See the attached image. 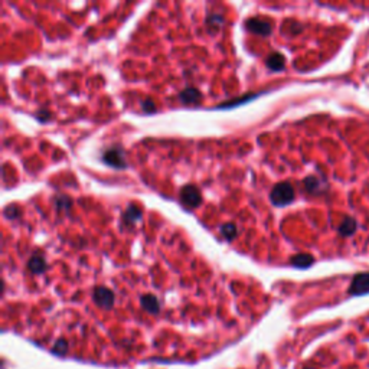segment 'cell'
<instances>
[{
    "mask_svg": "<svg viewBox=\"0 0 369 369\" xmlns=\"http://www.w3.org/2000/svg\"><path fill=\"white\" fill-rule=\"evenodd\" d=\"M270 201L276 206H286L295 201V187L289 182L277 184L270 193Z\"/></svg>",
    "mask_w": 369,
    "mask_h": 369,
    "instance_id": "obj_1",
    "label": "cell"
},
{
    "mask_svg": "<svg viewBox=\"0 0 369 369\" xmlns=\"http://www.w3.org/2000/svg\"><path fill=\"white\" fill-rule=\"evenodd\" d=\"M181 201L189 209L196 208V206H199L202 203V193L196 186L186 184L184 189L181 190Z\"/></svg>",
    "mask_w": 369,
    "mask_h": 369,
    "instance_id": "obj_2",
    "label": "cell"
},
{
    "mask_svg": "<svg viewBox=\"0 0 369 369\" xmlns=\"http://www.w3.org/2000/svg\"><path fill=\"white\" fill-rule=\"evenodd\" d=\"M103 162L106 165H109V166L115 167V169H124L127 166L124 151H123V148H107L103 153Z\"/></svg>",
    "mask_w": 369,
    "mask_h": 369,
    "instance_id": "obj_3",
    "label": "cell"
},
{
    "mask_svg": "<svg viewBox=\"0 0 369 369\" xmlns=\"http://www.w3.org/2000/svg\"><path fill=\"white\" fill-rule=\"evenodd\" d=\"M92 297H94L95 304H98L103 309H111L114 304V293L107 287H101V286L95 287Z\"/></svg>",
    "mask_w": 369,
    "mask_h": 369,
    "instance_id": "obj_4",
    "label": "cell"
},
{
    "mask_svg": "<svg viewBox=\"0 0 369 369\" xmlns=\"http://www.w3.org/2000/svg\"><path fill=\"white\" fill-rule=\"evenodd\" d=\"M245 26H247V29L251 31L253 34L261 35V37H267V35H270L271 31H273V26H271L270 22H267V20L259 18L248 19L247 23H245Z\"/></svg>",
    "mask_w": 369,
    "mask_h": 369,
    "instance_id": "obj_5",
    "label": "cell"
},
{
    "mask_svg": "<svg viewBox=\"0 0 369 369\" xmlns=\"http://www.w3.org/2000/svg\"><path fill=\"white\" fill-rule=\"evenodd\" d=\"M351 295H362L369 293V273H362L355 276L351 284Z\"/></svg>",
    "mask_w": 369,
    "mask_h": 369,
    "instance_id": "obj_6",
    "label": "cell"
},
{
    "mask_svg": "<svg viewBox=\"0 0 369 369\" xmlns=\"http://www.w3.org/2000/svg\"><path fill=\"white\" fill-rule=\"evenodd\" d=\"M202 98L199 90L193 88V87H189V88H184V91L179 94V100L184 103V104H196L199 103Z\"/></svg>",
    "mask_w": 369,
    "mask_h": 369,
    "instance_id": "obj_7",
    "label": "cell"
},
{
    "mask_svg": "<svg viewBox=\"0 0 369 369\" xmlns=\"http://www.w3.org/2000/svg\"><path fill=\"white\" fill-rule=\"evenodd\" d=\"M265 64H267V67H268L270 70H273V71H280V70H283L284 65H286V58H284V55L278 54V52H274V54H270V55L267 56Z\"/></svg>",
    "mask_w": 369,
    "mask_h": 369,
    "instance_id": "obj_8",
    "label": "cell"
},
{
    "mask_svg": "<svg viewBox=\"0 0 369 369\" xmlns=\"http://www.w3.org/2000/svg\"><path fill=\"white\" fill-rule=\"evenodd\" d=\"M140 218H142V209L136 205H130L123 214V221L127 225H134Z\"/></svg>",
    "mask_w": 369,
    "mask_h": 369,
    "instance_id": "obj_9",
    "label": "cell"
},
{
    "mask_svg": "<svg viewBox=\"0 0 369 369\" xmlns=\"http://www.w3.org/2000/svg\"><path fill=\"white\" fill-rule=\"evenodd\" d=\"M356 228H358V223H356V221H355L353 218L346 217V218L342 221V223L339 225L337 231H339V234H340L342 237H351V235L355 234Z\"/></svg>",
    "mask_w": 369,
    "mask_h": 369,
    "instance_id": "obj_10",
    "label": "cell"
},
{
    "mask_svg": "<svg viewBox=\"0 0 369 369\" xmlns=\"http://www.w3.org/2000/svg\"><path fill=\"white\" fill-rule=\"evenodd\" d=\"M140 301H142V307H143L145 310L150 312V313H157L159 309H160V304H159L157 298L153 295H142Z\"/></svg>",
    "mask_w": 369,
    "mask_h": 369,
    "instance_id": "obj_11",
    "label": "cell"
},
{
    "mask_svg": "<svg viewBox=\"0 0 369 369\" xmlns=\"http://www.w3.org/2000/svg\"><path fill=\"white\" fill-rule=\"evenodd\" d=\"M314 262V258L310 254H297L290 258V264L297 268H307Z\"/></svg>",
    "mask_w": 369,
    "mask_h": 369,
    "instance_id": "obj_12",
    "label": "cell"
},
{
    "mask_svg": "<svg viewBox=\"0 0 369 369\" xmlns=\"http://www.w3.org/2000/svg\"><path fill=\"white\" fill-rule=\"evenodd\" d=\"M28 268L34 274H42L46 270V262L40 256H34L32 258L28 261Z\"/></svg>",
    "mask_w": 369,
    "mask_h": 369,
    "instance_id": "obj_13",
    "label": "cell"
},
{
    "mask_svg": "<svg viewBox=\"0 0 369 369\" xmlns=\"http://www.w3.org/2000/svg\"><path fill=\"white\" fill-rule=\"evenodd\" d=\"M304 189L309 192V193H320L322 189H323V182L320 179H317L316 176H309L304 179Z\"/></svg>",
    "mask_w": 369,
    "mask_h": 369,
    "instance_id": "obj_14",
    "label": "cell"
},
{
    "mask_svg": "<svg viewBox=\"0 0 369 369\" xmlns=\"http://www.w3.org/2000/svg\"><path fill=\"white\" fill-rule=\"evenodd\" d=\"M221 234L226 241H234L237 238V235H238V229H237L235 223H232V222L223 223L221 226Z\"/></svg>",
    "mask_w": 369,
    "mask_h": 369,
    "instance_id": "obj_15",
    "label": "cell"
},
{
    "mask_svg": "<svg viewBox=\"0 0 369 369\" xmlns=\"http://www.w3.org/2000/svg\"><path fill=\"white\" fill-rule=\"evenodd\" d=\"M222 22H223V18H222L221 15H217V13L209 15L208 19H206V25H208V28H211L212 31L220 29V26L222 25Z\"/></svg>",
    "mask_w": 369,
    "mask_h": 369,
    "instance_id": "obj_16",
    "label": "cell"
},
{
    "mask_svg": "<svg viewBox=\"0 0 369 369\" xmlns=\"http://www.w3.org/2000/svg\"><path fill=\"white\" fill-rule=\"evenodd\" d=\"M71 199L68 198V196H65V195H61V196H58L55 199V206H56V209H70L71 208Z\"/></svg>",
    "mask_w": 369,
    "mask_h": 369,
    "instance_id": "obj_17",
    "label": "cell"
},
{
    "mask_svg": "<svg viewBox=\"0 0 369 369\" xmlns=\"http://www.w3.org/2000/svg\"><path fill=\"white\" fill-rule=\"evenodd\" d=\"M257 95H247V97H241L238 100H235V101H228V103H225V104H222L220 106L221 109H231V107H235V106H240L242 103H245V101H248V100H253V98H256Z\"/></svg>",
    "mask_w": 369,
    "mask_h": 369,
    "instance_id": "obj_18",
    "label": "cell"
},
{
    "mask_svg": "<svg viewBox=\"0 0 369 369\" xmlns=\"http://www.w3.org/2000/svg\"><path fill=\"white\" fill-rule=\"evenodd\" d=\"M4 217L7 220H16L20 217V209H19L16 205H9L6 209H4Z\"/></svg>",
    "mask_w": 369,
    "mask_h": 369,
    "instance_id": "obj_19",
    "label": "cell"
},
{
    "mask_svg": "<svg viewBox=\"0 0 369 369\" xmlns=\"http://www.w3.org/2000/svg\"><path fill=\"white\" fill-rule=\"evenodd\" d=\"M142 109L143 111H146V112H154L156 111V106H154V103L151 101V100H145L143 103H142Z\"/></svg>",
    "mask_w": 369,
    "mask_h": 369,
    "instance_id": "obj_20",
    "label": "cell"
},
{
    "mask_svg": "<svg viewBox=\"0 0 369 369\" xmlns=\"http://www.w3.org/2000/svg\"><path fill=\"white\" fill-rule=\"evenodd\" d=\"M35 117H37V120H40V121H45V120L49 118V112L46 110H39L37 114H35Z\"/></svg>",
    "mask_w": 369,
    "mask_h": 369,
    "instance_id": "obj_21",
    "label": "cell"
}]
</instances>
